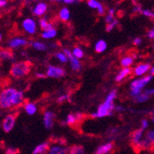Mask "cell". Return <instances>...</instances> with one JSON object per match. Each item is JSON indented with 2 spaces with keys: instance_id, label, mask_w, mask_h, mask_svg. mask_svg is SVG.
Returning <instances> with one entry per match:
<instances>
[{
  "instance_id": "cell-27",
  "label": "cell",
  "mask_w": 154,
  "mask_h": 154,
  "mask_svg": "<svg viewBox=\"0 0 154 154\" xmlns=\"http://www.w3.org/2000/svg\"><path fill=\"white\" fill-rule=\"evenodd\" d=\"M72 54H73L74 57H77V58H82V57H83V55H84L83 51H82L79 47H75V48L73 49V51H72Z\"/></svg>"
},
{
  "instance_id": "cell-2",
  "label": "cell",
  "mask_w": 154,
  "mask_h": 154,
  "mask_svg": "<svg viewBox=\"0 0 154 154\" xmlns=\"http://www.w3.org/2000/svg\"><path fill=\"white\" fill-rule=\"evenodd\" d=\"M17 93L15 89H7L1 92V97H0V105L2 108H8L13 106V99L14 96Z\"/></svg>"
},
{
  "instance_id": "cell-21",
  "label": "cell",
  "mask_w": 154,
  "mask_h": 154,
  "mask_svg": "<svg viewBox=\"0 0 154 154\" xmlns=\"http://www.w3.org/2000/svg\"><path fill=\"white\" fill-rule=\"evenodd\" d=\"M69 154H84V148L80 145H73L69 148Z\"/></svg>"
},
{
  "instance_id": "cell-5",
  "label": "cell",
  "mask_w": 154,
  "mask_h": 154,
  "mask_svg": "<svg viewBox=\"0 0 154 154\" xmlns=\"http://www.w3.org/2000/svg\"><path fill=\"white\" fill-rule=\"evenodd\" d=\"M47 76L51 78H61L66 75V71L61 67L49 66L47 68Z\"/></svg>"
},
{
  "instance_id": "cell-38",
  "label": "cell",
  "mask_w": 154,
  "mask_h": 154,
  "mask_svg": "<svg viewBox=\"0 0 154 154\" xmlns=\"http://www.w3.org/2000/svg\"><path fill=\"white\" fill-rule=\"evenodd\" d=\"M78 0H64V3H66V4H72V3H75V2H77Z\"/></svg>"
},
{
  "instance_id": "cell-39",
  "label": "cell",
  "mask_w": 154,
  "mask_h": 154,
  "mask_svg": "<svg viewBox=\"0 0 154 154\" xmlns=\"http://www.w3.org/2000/svg\"><path fill=\"white\" fill-rule=\"evenodd\" d=\"M147 127H148V122H147L146 120H143V121H142V128L145 129Z\"/></svg>"
},
{
  "instance_id": "cell-25",
  "label": "cell",
  "mask_w": 154,
  "mask_h": 154,
  "mask_svg": "<svg viewBox=\"0 0 154 154\" xmlns=\"http://www.w3.org/2000/svg\"><path fill=\"white\" fill-rule=\"evenodd\" d=\"M133 63V57H125L121 59V66L128 67Z\"/></svg>"
},
{
  "instance_id": "cell-32",
  "label": "cell",
  "mask_w": 154,
  "mask_h": 154,
  "mask_svg": "<svg viewBox=\"0 0 154 154\" xmlns=\"http://www.w3.org/2000/svg\"><path fill=\"white\" fill-rule=\"evenodd\" d=\"M141 14H143V15L146 16V17L154 19V12H153V11H150V10H149V9H143V10L141 11Z\"/></svg>"
},
{
  "instance_id": "cell-11",
  "label": "cell",
  "mask_w": 154,
  "mask_h": 154,
  "mask_svg": "<svg viewBox=\"0 0 154 154\" xmlns=\"http://www.w3.org/2000/svg\"><path fill=\"white\" fill-rule=\"evenodd\" d=\"M48 154H69V149L59 145H54L50 148Z\"/></svg>"
},
{
  "instance_id": "cell-13",
  "label": "cell",
  "mask_w": 154,
  "mask_h": 154,
  "mask_svg": "<svg viewBox=\"0 0 154 154\" xmlns=\"http://www.w3.org/2000/svg\"><path fill=\"white\" fill-rule=\"evenodd\" d=\"M114 143H106L101 147H99L97 149V150L95 151V154H107L108 152H110L114 148Z\"/></svg>"
},
{
  "instance_id": "cell-43",
  "label": "cell",
  "mask_w": 154,
  "mask_h": 154,
  "mask_svg": "<svg viewBox=\"0 0 154 154\" xmlns=\"http://www.w3.org/2000/svg\"><path fill=\"white\" fill-rule=\"evenodd\" d=\"M153 50H154V46H153Z\"/></svg>"
},
{
  "instance_id": "cell-20",
  "label": "cell",
  "mask_w": 154,
  "mask_h": 154,
  "mask_svg": "<svg viewBox=\"0 0 154 154\" xmlns=\"http://www.w3.org/2000/svg\"><path fill=\"white\" fill-rule=\"evenodd\" d=\"M131 73V69L130 68H128V67H125L124 69H122V70L119 72V74L116 76V81H121L123 79H125V77H128L129 74Z\"/></svg>"
},
{
  "instance_id": "cell-26",
  "label": "cell",
  "mask_w": 154,
  "mask_h": 154,
  "mask_svg": "<svg viewBox=\"0 0 154 154\" xmlns=\"http://www.w3.org/2000/svg\"><path fill=\"white\" fill-rule=\"evenodd\" d=\"M25 110L29 115H33L36 112V106L33 103H27L25 105Z\"/></svg>"
},
{
  "instance_id": "cell-9",
  "label": "cell",
  "mask_w": 154,
  "mask_h": 154,
  "mask_svg": "<svg viewBox=\"0 0 154 154\" xmlns=\"http://www.w3.org/2000/svg\"><path fill=\"white\" fill-rule=\"evenodd\" d=\"M47 8H48V7H47L46 3L40 2L34 7V8L32 9V13L35 16L41 17V16H43L44 14H45V12L47 11Z\"/></svg>"
},
{
  "instance_id": "cell-37",
  "label": "cell",
  "mask_w": 154,
  "mask_h": 154,
  "mask_svg": "<svg viewBox=\"0 0 154 154\" xmlns=\"http://www.w3.org/2000/svg\"><path fill=\"white\" fill-rule=\"evenodd\" d=\"M7 4H8V1H7V0H0V7H1V8L6 7Z\"/></svg>"
},
{
  "instance_id": "cell-14",
  "label": "cell",
  "mask_w": 154,
  "mask_h": 154,
  "mask_svg": "<svg viewBox=\"0 0 154 154\" xmlns=\"http://www.w3.org/2000/svg\"><path fill=\"white\" fill-rule=\"evenodd\" d=\"M50 146L48 142H45L43 144L38 145L35 149L33 150V154H45L47 151H49Z\"/></svg>"
},
{
  "instance_id": "cell-10",
  "label": "cell",
  "mask_w": 154,
  "mask_h": 154,
  "mask_svg": "<svg viewBox=\"0 0 154 154\" xmlns=\"http://www.w3.org/2000/svg\"><path fill=\"white\" fill-rule=\"evenodd\" d=\"M28 44V42L23 38H13L8 42V46L9 48H18L20 46H24Z\"/></svg>"
},
{
  "instance_id": "cell-8",
  "label": "cell",
  "mask_w": 154,
  "mask_h": 154,
  "mask_svg": "<svg viewBox=\"0 0 154 154\" xmlns=\"http://www.w3.org/2000/svg\"><path fill=\"white\" fill-rule=\"evenodd\" d=\"M87 5L91 8L97 9L98 14H99V15H101V16L104 15L105 8H104L103 5L102 3H100L99 1H97V0H88V1H87Z\"/></svg>"
},
{
  "instance_id": "cell-15",
  "label": "cell",
  "mask_w": 154,
  "mask_h": 154,
  "mask_svg": "<svg viewBox=\"0 0 154 154\" xmlns=\"http://www.w3.org/2000/svg\"><path fill=\"white\" fill-rule=\"evenodd\" d=\"M150 68V65L149 64H141V65H139L137 66L136 68H135V75H142L144 74L145 72H147L149 69Z\"/></svg>"
},
{
  "instance_id": "cell-34",
  "label": "cell",
  "mask_w": 154,
  "mask_h": 154,
  "mask_svg": "<svg viewBox=\"0 0 154 154\" xmlns=\"http://www.w3.org/2000/svg\"><path fill=\"white\" fill-rule=\"evenodd\" d=\"M19 153V149H8L7 151H6V154H18Z\"/></svg>"
},
{
  "instance_id": "cell-23",
  "label": "cell",
  "mask_w": 154,
  "mask_h": 154,
  "mask_svg": "<svg viewBox=\"0 0 154 154\" xmlns=\"http://www.w3.org/2000/svg\"><path fill=\"white\" fill-rule=\"evenodd\" d=\"M23 100V94L21 91H17V93L14 96L13 99V106L14 105H20L22 103Z\"/></svg>"
},
{
  "instance_id": "cell-17",
  "label": "cell",
  "mask_w": 154,
  "mask_h": 154,
  "mask_svg": "<svg viewBox=\"0 0 154 154\" xmlns=\"http://www.w3.org/2000/svg\"><path fill=\"white\" fill-rule=\"evenodd\" d=\"M58 16L62 21H67L69 19H70V11H69V9L66 8H63L60 9Z\"/></svg>"
},
{
  "instance_id": "cell-29",
  "label": "cell",
  "mask_w": 154,
  "mask_h": 154,
  "mask_svg": "<svg viewBox=\"0 0 154 154\" xmlns=\"http://www.w3.org/2000/svg\"><path fill=\"white\" fill-rule=\"evenodd\" d=\"M55 57H57V58H58V60L62 63H66L68 60L67 57L64 53H57L55 54Z\"/></svg>"
},
{
  "instance_id": "cell-36",
  "label": "cell",
  "mask_w": 154,
  "mask_h": 154,
  "mask_svg": "<svg viewBox=\"0 0 154 154\" xmlns=\"http://www.w3.org/2000/svg\"><path fill=\"white\" fill-rule=\"evenodd\" d=\"M133 44L136 45H140V44H141V39H140V38H135V39L133 40Z\"/></svg>"
},
{
  "instance_id": "cell-6",
  "label": "cell",
  "mask_w": 154,
  "mask_h": 154,
  "mask_svg": "<svg viewBox=\"0 0 154 154\" xmlns=\"http://www.w3.org/2000/svg\"><path fill=\"white\" fill-rule=\"evenodd\" d=\"M150 79H151V76L145 77V78L140 79L134 80L131 83V90H141L146 84H148L150 81Z\"/></svg>"
},
{
  "instance_id": "cell-33",
  "label": "cell",
  "mask_w": 154,
  "mask_h": 154,
  "mask_svg": "<svg viewBox=\"0 0 154 154\" xmlns=\"http://www.w3.org/2000/svg\"><path fill=\"white\" fill-rule=\"evenodd\" d=\"M115 20H116L115 15H113V14H108V15L105 17V23H106V25L112 23V22L115 21Z\"/></svg>"
},
{
  "instance_id": "cell-12",
  "label": "cell",
  "mask_w": 154,
  "mask_h": 154,
  "mask_svg": "<svg viewBox=\"0 0 154 154\" xmlns=\"http://www.w3.org/2000/svg\"><path fill=\"white\" fill-rule=\"evenodd\" d=\"M54 116L53 113H51V112H46V113L45 114L44 123H45V125L47 129L52 128L53 124H54Z\"/></svg>"
},
{
  "instance_id": "cell-42",
  "label": "cell",
  "mask_w": 154,
  "mask_h": 154,
  "mask_svg": "<svg viewBox=\"0 0 154 154\" xmlns=\"http://www.w3.org/2000/svg\"><path fill=\"white\" fill-rule=\"evenodd\" d=\"M153 122H154V118H153Z\"/></svg>"
},
{
  "instance_id": "cell-3",
  "label": "cell",
  "mask_w": 154,
  "mask_h": 154,
  "mask_svg": "<svg viewBox=\"0 0 154 154\" xmlns=\"http://www.w3.org/2000/svg\"><path fill=\"white\" fill-rule=\"evenodd\" d=\"M18 116H19V113H15V114H10L6 116V118L4 119V121L2 123L3 129L6 133H8L13 129Z\"/></svg>"
},
{
  "instance_id": "cell-1",
  "label": "cell",
  "mask_w": 154,
  "mask_h": 154,
  "mask_svg": "<svg viewBox=\"0 0 154 154\" xmlns=\"http://www.w3.org/2000/svg\"><path fill=\"white\" fill-rule=\"evenodd\" d=\"M32 64L30 61H20L13 64L10 68V75L15 79H20L30 73Z\"/></svg>"
},
{
  "instance_id": "cell-41",
  "label": "cell",
  "mask_w": 154,
  "mask_h": 154,
  "mask_svg": "<svg viewBox=\"0 0 154 154\" xmlns=\"http://www.w3.org/2000/svg\"><path fill=\"white\" fill-rule=\"evenodd\" d=\"M53 1H54V2H63L64 0H53Z\"/></svg>"
},
{
  "instance_id": "cell-22",
  "label": "cell",
  "mask_w": 154,
  "mask_h": 154,
  "mask_svg": "<svg viewBox=\"0 0 154 154\" xmlns=\"http://www.w3.org/2000/svg\"><path fill=\"white\" fill-rule=\"evenodd\" d=\"M55 35H57V30L55 29H52L49 31H44L41 34V36L44 39H51V38H54Z\"/></svg>"
},
{
  "instance_id": "cell-35",
  "label": "cell",
  "mask_w": 154,
  "mask_h": 154,
  "mask_svg": "<svg viewBox=\"0 0 154 154\" xmlns=\"http://www.w3.org/2000/svg\"><path fill=\"white\" fill-rule=\"evenodd\" d=\"M147 35H148V38H149V39H154V28H153L152 30H150V31L148 32Z\"/></svg>"
},
{
  "instance_id": "cell-24",
  "label": "cell",
  "mask_w": 154,
  "mask_h": 154,
  "mask_svg": "<svg viewBox=\"0 0 154 154\" xmlns=\"http://www.w3.org/2000/svg\"><path fill=\"white\" fill-rule=\"evenodd\" d=\"M32 46L38 51H45L47 49L46 45L44 43H41V42H33L32 44Z\"/></svg>"
},
{
  "instance_id": "cell-30",
  "label": "cell",
  "mask_w": 154,
  "mask_h": 154,
  "mask_svg": "<svg viewBox=\"0 0 154 154\" xmlns=\"http://www.w3.org/2000/svg\"><path fill=\"white\" fill-rule=\"evenodd\" d=\"M146 138L152 146H154V131H149L146 135Z\"/></svg>"
},
{
  "instance_id": "cell-7",
  "label": "cell",
  "mask_w": 154,
  "mask_h": 154,
  "mask_svg": "<svg viewBox=\"0 0 154 154\" xmlns=\"http://www.w3.org/2000/svg\"><path fill=\"white\" fill-rule=\"evenodd\" d=\"M64 54L67 57L68 60L70 61L71 66H72V68L74 69V70H75V71L79 70V69H80V63H79V61L74 57L73 54H72L70 51H69L68 49H65V50H64Z\"/></svg>"
},
{
  "instance_id": "cell-40",
  "label": "cell",
  "mask_w": 154,
  "mask_h": 154,
  "mask_svg": "<svg viewBox=\"0 0 154 154\" xmlns=\"http://www.w3.org/2000/svg\"><path fill=\"white\" fill-rule=\"evenodd\" d=\"M145 93L147 95H153L154 94V90H148V91H146Z\"/></svg>"
},
{
  "instance_id": "cell-28",
  "label": "cell",
  "mask_w": 154,
  "mask_h": 154,
  "mask_svg": "<svg viewBox=\"0 0 154 154\" xmlns=\"http://www.w3.org/2000/svg\"><path fill=\"white\" fill-rule=\"evenodd\" d=\"M149 99V95H147L146 93L144 94H139L138 96L135 97V101L138 102V103H142V102H145Z\"/></svg>"
},
{
  "instance_id": "cell-31",
  "label": "cell",
  "mask_w": 154,
  "mask_h": 154,
  "mask_svg": "<svg viewBox=\"0 0 154 154\" xmlns=\"http://www.w3.org/2000/svg\"><path fill=\"white\" fill-rule=\"evenodd\" d=\"M118 24V21H117V20H116L115 21H113L112 23H110V24H107L106 25V32H112L114 29H115V27Z\"/></svg>"
},
{
  "instance_id": "cell-18",
  "label": "cell",
  "mask_w": 154,
  "mask_h": 154,
  "mask_svg": "<svg viewBox=\"0 0 154 154\" xmlns=\"http://www.w3.org/2000/svg\"><path fill=\"white\" fill-rule=\"evenodd\" d=\"M39 25L41 27V29L44 30V31H49V30L54 29L53 24L48 22V20L46 19H41L39 20Z\"/></svg>"
},
{
  "instance_id": "cell-19",
  "label": "cell",
  "mask_w": 154,
  "mask_h": 154,
  "mask_svg": "<svg viewBox=\"0 0 154 154\" xmlns=\"http://www.w3.org/2000/svg\"><path fill=\"white\" fill-rule=\"evenodd\" d=\"M106 48H107V44H106V42L103 40L98 41L95 45V51L97 53H103L106 50Z\"/></svg>"
},
{
  "instance_id": "cell-16",
  "label": "cell",
  "mask_w": 154,
  "mask_h": 154,
  "mask_svg": "<svg viewBox=\"0 0 154 154\" xmlns=\"http://www.w3.org/2000/svg\"><path fill=\"white\" fill-rule=\"evenodd\" d=\"M1 58L2 59H6V60H11L14 58V54L11 48H6V49H2L1 51Z\"/></svg>"
},
{
  "instance_id": "cell-4",
  "label": "cell",
  "mask_w": 154,
  "mask_h": 154,
  "mask_svg": "<svg viewBox=\"0 0 154 154\" xmlns=\"http://www.w3.org/2000/svg\"><path fill=\"white\" fill-rule=\"evenodd\" d=\"M22 28L29 34H34L36 32V22L31 18H27L22 21Z\"/></svg>"
}]
</instances>
